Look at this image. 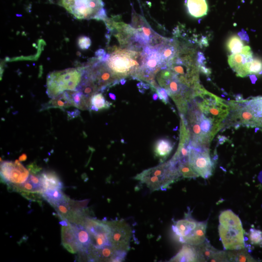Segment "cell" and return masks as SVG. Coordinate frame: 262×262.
I'll return each mask as SVG.
<instances>
[{"label":"cell","mask_w":262,"mask_h":262,"mask_svg":"<svg viewBox=\"0 0 262 262\" xmlns=\"http://www.w3.org/2000/svg\"><path fill=\"white\" fill-rule=\"evenodd\" d=\"M194 56L193 49L179 46L176 55L167 66L181 83L193 90L200 84L199 68Z\"/></svg>","instance_id":"cell-1"},{"label":"cell","mask_w":262,"mask_h":262,"mask_svg":"<svg viewBox=\"0 0 262 262\" xmlns=\"http://www.w3.org/2000/svg\"><path fill=\"white\" fill-rule=\"evenodd\" d=\"M181 176L171 160L137 174L134 179L145 184L152 191L166 190Z\"/></svg>","instance_id":"cell-2"},{"label":"cell","mask_w":262,"mask_h":262,"mask_svg":"<svg viewBox=\"0 0 262 262\" xmlns=\"http://www.w3.org/2000/svg\"><path fill=\"white\" fill-rule=\"evenodd\" d=\"M143 60L142 51L132 49H116L110 54L105 63L120 80L129 76L133 78L141 67Z\"/></svg>","instance_id":"cell-3"},{"label":"cell","mask_w":262,"mask_h":262,"mask_svg":"<svg viewBox=\"0 0 262 262\" xmlns=\"http://www.w3.org/2000/svg\"><path fill=\"white\" fill-rule=\"evenodd\" d=\"M84 66L55 71L47 78L46 93L54 98L66 91H77L83 76Z\"/></svg>","instance_id":"cell-4"},{"label":"cell","mask_w":262,"mask_h":262,"mask_svg":"<svg viewBox=\"0 0 262 262\" xmlns=\"http://www.w3.org/2000/svg\"><path fill=\"white\" fill-rule=\"evenodd\" d=\"M156 76L159 86L166 90L180 114L185 115L188 110V102L193 98L194 90L181 83L168 68L162 69Z\"/></svg>","instance_id":"cell-5"},{"label":"cell","mask_w":262,"mask_h":262,"mask_svg":"<svg viewBox=\"0 0 262 262\" xmlns=\"http://www.w3.org/2000/svg\"><path fill=\"white\" fill-rule=\"evenodd\" d=\"M58 3L78 19H107L102 0H58Z\"/></svg>","instance_id":"cell-6"},{"label":"cell","mask_w":262,"mask_h":262,"mask_svg":"<svg viewBox=\"0 0 262 262\" xmlns=\"http://www.w3.org/2000/svg\"><path fill=\"white\" fill-rule=\"evenodd\" d=\"M142 51V65L132 78L147 82L155 89L158 86L155 81V77L161 70L165 69L159 48L147 46L143 48Z\"/></svg>","instance_id":"cell-7"},{"label":"cell","mask_w":262,"mask_h":262,"mask_svg":"<svg viewBox=\"0 0 262 262\" xmlns=\"http://www.w3.org/2000/svg\"><path fill=\"white\" fill-rule=\"evenodd\" d=\"M206 229V222H197L189 217L178 220L172 226L180 242L193 246H198L205 241Z\"/></svg>","instance_id":"cell-8"},{"label":"cell","mask_w":262,"mask_h":262,"mask_svg":"<svg viewBox=\"0 0 262 262\" xmlns=\"http://www.w3.org/2000/svg\"><path fill=\"white\" fill-rule=\"evenodd\" d=\"M84 67V74L97 85L99 91L118 83L120 80L112 72L105 62L98 58H92Z\"/></svg>","instance_id":"cell-9"},{"label":"cell","mask_w":262,"mask_h":262,"mask_svg":"<svg viewBox=\"0 0 262 262\" xmlns=\"http://www.w3.org/2000/svg\"><path fill=\"white\" fill-rule=\"evenodd\" d=\"M90 234L93 248L112 246L111 228L107 221H99L87 217L82 223Z\"/></svg>","instance_id":"cell-10"},{"label":"cell","mask_w":262,"mask_h":262,"mask_svg":"<svg viewBox=\"0 0 262 262\" xmlns=\"http://www.w3.org/2000/svg\"><path fill=\"white\" fill-rule=\"evenodd\" d=\"M189 163L193 169L204 179L213 174V163L208 147H193L189 144Z\"/></svg>","instance_id":"cell-11"},{"label":"cell","mask_w":262,"mask_h":262,"mask_svg":"<svg viewBox=\"0 0 262 262\" xmlns=\"http://www.w3.org/2000/svg\"><path fill=\"white\" fill-rule=\"evenodd\" d=\"M229 105L233 121L247 127L260 128V122L256 113L246 100L231 101Z\"/></svg>","instance_id":"cell-12"},{"label":"cell","mask_w":262,"mask_h":262,"mask_svg":"<svg viewBox=\"0 0 262 262\" xmlns=\"http://www.w3.org/2000/svg\"><path fill=\"white\" fill-rule=\"evenodd\" d=\"M29 175V170L19 160L4 161L0 164L1 180L7 185L22 183L27 180Z\"/></svg>","instance_id":"cell-13"},{"label":"cell","mask_w":262,"mask_h":262,"mask_svg":"<svg viewBox=\"0 0 262 262\" xmlns=\"http://www.w3.org/2000/svg\"><path fill=\"white\" fill-rule=\"evenodd\" d=\"M219 236L224 248L227 250L245 248L244 230L242 225H219Z\"/></svg>","instance_id":"cell-14"},{"label":"cell","mask_w":262,"mask_h":262,"mask_svg":"<svg viewBox=\"0 0 262 262\" xmlns=\"http://www.w3.org/2000/svg\"><path fill=\"white\" fill-rule=\"evenodd\" d=\"M110 227L111 242L115 250L127 251L129 249L131 237L130 226L124 220L107 221Z\"/></svg>","instance_id":"cell-15"},{"label":"cell","mask_w":262,"mask_h":262,"mask_svg":"<svg viewBox=\"0 0 262 262\" xmlns=\"http://www.w3.org/2000/svg\"><path fill=\"white\" fill-rule=\"evenodd\" d=\"M78 247V252L88 255L93 248L91 238L86 229L82 225L72 223Z\"/></svg>","instance_id":"cell-16"},{"label":"cell","mask_w":262,"mask_h":262,"mask_svg":"<svg viewBox=\"0 0 262 262\" xmlns=\"http://www.w3.org/2000/svg\"><path fill=\"white\" fill-rule=\"evenodd\" d=\"M201 261L228 262L227 253L219 251L205 241L197 247Z\"/></svg>","instance_id":"cell-17"},{"label":"cell","mask_w":262,"mask_h":262,"mask_svg":"<svg viewBox=\"0 0 262 262\" xmlns=\"http://www.w3.org/2000/svg\"><path fill=\"white\" fill-rule=\"evenodd\" d=\"M62 244L68 252L75 254L78 252V247L75 232L72 223L68 221L61 228Z\"/></svg>","instance_id":"cell-18"},{"label":"cell","mask_w":262,"mask_h":262,"mask_svg":"<svg viewBox=\"0 0 262 262\" xmlns=\"http://www.w3.org/2000/svg\"><path fill=\"white\" fill-rule=\"evenodd\" d=\"M179 45L173 39H167L159 48L162 61L165 68L176 55Z\"/></svg>","instance_id":"cell-19"},{"label":"cell","mask_w":262,"mask_h":262,"mask_svg":"<svg viewBox=\"0 0 262 262\" xmlns=\"http://www.w3.org/2000/svg\"><path fill=\"white\" fill-rule=\"evenodd\" d=\"M170 262H201V259L197 247L193 245H183L180 251L173 258Z\"/></svg>","instance_id":"cell-20"},{"label":"cell","mask_w":262,"mask_h":262,"mask_svg":"<svg viewBox=\"0 0 262 262\" xmlns=\"http://www.w3.org/2000/svg\"><path fill=\"white\" fill-rule=\"evenodd\" d=\"M253 58L251 48L244 46L239 53L232 54L228 57V63L234 71Z\"/></svg>","instance_id":"cell-21"},{"label":"cell","mask_w":262,"mask_h":262,"mask_svg":"<svg viewBox=\"0 0 262 262\" xmlns=\"http://www.w3.org/2000/svg\"><path fill=\"white\" fill-rule=\"evenodd\" d=\"M44 190L62 189L64 185L58 175L53 171H44L39 174Z\"/></svg>","instance_id":"cell-22"},{"label":"cell","mask_w":262,"mask_h":262,"mask_svg":"<svg viewBox=\"0 0 262 262\" xmlns=\"http://www.w3.org/2000/svg\"><path fill=\"white\" fill-rule=\"evenodd\" d=\"M235 71L237 76L241 77L250 74H259L262 72V60L258 58H253Z\"/></svg>","instance_id":"cell-23"},{"label":"cell","mask_w":262,"mask_h":262,"mask_svg":"<svg viewBox=\"0 0 262 262\" xmlns=\"http://www.w3.org/2000/svg\"><path fill=\"white\" fill-rule=\"evenodd\" d=\"M186 7L189 14L196 18L205 16L208 11L206 0H187Z\"/></svg>","instance_id":"cell-24"},{"label":"cell","mask_w":262,"mask_h":262,"mask_svg":"<svg viewBox=\"0 0 262 262\" xmlns=\"http://www.w3.org/2000/svg\"><path fill=\"white\" fill-rule=\"evenodd\" d=\"M173 143L166 138L158 140L154 144V152L155 155L163 162L169 156L173 148Z\"/></svg>","instance_id":"cell-25"},{"label":"cell","mask_w":262,"mask_h":262,"mask_svg":"<svg viewBox=\"0 0 262 262\" xmlns=\"http://www.w3.org/2000/svg\"><path fill=\"white\" fill-rule=\"evenodd\" d=\"M73 106L70 100L68 91H66L55 98H52L47 103L42 105L41 110L51 108H58L62 109Z\"/></svg>","instance_id":"cell-26"},{"label":"cell","mask_w":262,"mask_h":262,"mask_svg":"<svg viewBox=\"0 0 262 262\" xmlns=\"http://www.w3.org/2000/svg\"><path fill=\"white\" fill-rule=\"evenodd\" d=\"M115 250L112 246H106L101 248H93L87 256L89 260L111 262Z\"/></svg>","instance_id":"cell-27"},{"label":"cell","mask_w":262,"mask_h":262,"mask_svg":"<svg viewBox=\"0 0 262 262\" xmlns=\"http://www.w3.org/2000/svg\"><path fill=\"white\" fill-rule=\"evenodd\" d=\"M73 106L82 110L90 109V99L85 97L79 91H68Z\"/></svg>","instance_id":"cell-28"},{"label":"cell","mask_w":262,"mask_h":262,"mask_svg":"<svg viewBox=\"0 0 262 262\" xmlns=\"http://www.w3.org/2000/svg\"><path fill=\"white\" fill-rule=\"evenodd\" d=\"M111 103L107 101L101 93L94 94L90 99V110L95 111L107 109L110 107Z\"/></svg>","instance_id":"cell-29"},{"label":"cell","mask_w":262,"mask_h":262,"mask_svg":"<svg viewBox=\"0 0 262 262\" xmlns=\"http://www.w3.org/2000/svg\"><path fill=\"white\" fill-rule=\"evenodd\" d=\"M227 257L230 262H256L244 248L229 251Z\"/></svg>","instance_id":"cell-30"},{"label":"cell","mask_w":262,"mask_h":262,"mask_svg":"<svg viewBox=\"0 0 262 262\" xmlns=\"http://www.w3.org/2000/svg\"><path fill=\"white\" fill-rule=\"evenodd\" d=\"M42 196L52 206L66 196L62 189L44 190L42 192Z\"/></svg>","instance_id":"cell-31"},{"label":"cell","mask_w":262,"mask_h":262,"mask_svg":"<svg viewBox=\"0 0 262 262\" xmlns=\"http://www.w3.org/2000/svg\"><path fill=\"white\" fill-rule=\"evenodd\" d=\"M227 48L232 54L240 53L244 44L242 39L237 35H233L230 37L227 42Z\"/></svg>","instance_id":"cell-32"},{"label":"cell","mask_w":262,"mask_h":262,"mask_svg":"<svg viewBox=\"0 0 262 262\" xmlns=\"http://www.w3.org/2000/svg\"><path fill=\"white\" fill-rule=\"evenodd\" d=\"M181 176L187 178H195L199 175L193 169L189 161L180 163L177 165Z\"/></svg>","instance_id":"cell-33"},{"label":"cell","mask_w":262,"mask_h":262,"mask_svg":"<svg viewBox=\"0 0 262 262\" xmlns=\"http://www.w3.org/2000/svg\"><path fill=\"white\" fill-rule=\"evenodd\" d=\"M248 238L252 245L262 246V231L260 229H250L248 233Z\"/></svg>","instance_id":"cell-34"},{"label":"cell","mask_w":262,"mask_h":262,"mask_svg":"<svg viewBox=\"0 0 262 262\" xmlns=\"http://www.w3.org/2000/svg\"><path fill=\"white\" fill-rule=\"evenodd\" d=\"M91 45L90 38L86 36H81L78 40V45L82 50L87 49Z\"/></svg>","instance_id":"cell-35"},{"label":"cell","mask_w":262,"mask_h":262,"mask_svg":"<svg viewBox=\"0 0 262 262\" xmlns=\"http://www.w3.org/2000/svg\"><path fill=\"white\" fill-rule=\"evenodd\" d=\"M155 89L160 100L165 104L169 103L168 95L164 88L158 86Z\"/></svg>","instance_id":"cell-36"},{"label":"cell","mask_w":262,"mask_h":262,"mask_svg":"<svg viewBox=\"0 0 262 262\" xmlns=\"http://www.w3.org/2000/svg\"><path fill=\"white\" fill-rule=\"evenodd\" d=\"M127 251L115 250L111 260V262H122L124 260Z\"/></svg>","instance_id":"cell-37"},{"label":"cell","mask_w":262,"mask_h":262,"mask_svg":"<svg viewBox=\"0 0 262 262\" xmlns=\"http://www.w3.org/2000/svg\"><path fill=\"white\" fill-rule=\"evenodd\" d=\"M28 170L31 173L36 174L39 172L42 168L38 167L35 163H32L27 166Z\"/></svg>","instance_id":"cell-38"},{"label":"cell","mask_w":262,"mask_h":262,"mask_svg":"<svg viewBox=\"0 0 262 262\" xmlns=\"http://www.w3.org/2000/svg\"><path fill=\"white\" fill-rule=\"evenodd\" d=\"M137 85L139 89H140V88L142 89V90L141 91V93L144 92V90H143V89H148L149 87V85L148 84L144 83L142 82H140L139 83H138Z\"/></svg>","instance_id":"cell-39"},{"label":"cell","mask_w":262,"mask_h":262,"mask_svg":"<svg viewBox=\"0 0 262 262\" xmlns=\"http://www.w3.org/2000/svg\"><path fill=\"white\" fill-rule=\"evenodd\" d=\"M238 35L240 37L241 39L242 40H247V41L248 40V36L246 33L243 30H242V32H239L238 33Z\"/></svg>","instance_id":"cell-40"},{"label":"cell","mask_w":262,"mask_h":262,"mask_svg":"<svg viewBox=\"0 0 262 262\" xmlns=\"http://www.w3.org/2000/svg\"><path fill=\"white\" fill-rule=\"evenodd\" d=\"M105 53L106 52L104 51V50L100 49L96 51L95 52V55L97 57L99 58L103 56Z\"/></svg>","instance_id":"cell-41"},{"label":"cell","mask_w":262,"mask_h":262,"mask_svg":"<svg viewBox=\"0 0 262 262\" xmlns=\"http://www.w3.org/2000/svg\"><path fill=\"white\" fill-rule=\"evenodd\" d=\"M27 158V155L26 154H22L19 157L18 160L20 162L24 161L26 160Z\"/></svg>","instance_id":"cell-42"},{"label":"cell","mask_w":262,"mask_h":262,"mask_svg":"<svg viewBox=\"0 0 262 262\" xmlns=\"http://www.w3.org/2000/svg\"><path fill=\"white\" fill-rule=\"evenodd\" d=\"M109 96L110 97V98L112 99L113 100H115L116 99V96L115 94H113V93H109Z\"/></svg>","instance_id":"cell-43"},{"label":"cell","mask_w":262,"mask_h":262,"mask_svg":"<svg viewBox=\"0 0 262 262\" xmlns=\"http://www.w3.org/2000/svg\"><path fill=\"white\" fill-rule=\"evenodd\" d=\"M159 98V96H158V95L157 93H155L153 94L152 95V99L154 100H156L158 98Z\"/></svg>","instance_id":"cell-44"},{"label":"cell","mask_w":262,"mask_h":262,"mask_svg":"<svg viewBox=\"0 0 262 262\" xmlns=\"http://www.w3.org/2000/svg\"><path fill=\"white\" fill-rule=\"evenodd\" d=\"M126 82V80L124 78L121 79L120 80V82L122 85L124 84Z\"/></svg>","instance_id":"cell-45"},{"label":"cell","mask_w":262,"mask_h":262,"mask_svg":"<svg viewBox=\"0 0 262 262\" xmlns=\"http://www.w3.org/2000/svg\"><path fill=\"white\" fill-rule=\"evenodd\" d=\"M261 131H262V128L261 129Z\"/></svg>","instance_id":"cell-46"}]
</instances>
